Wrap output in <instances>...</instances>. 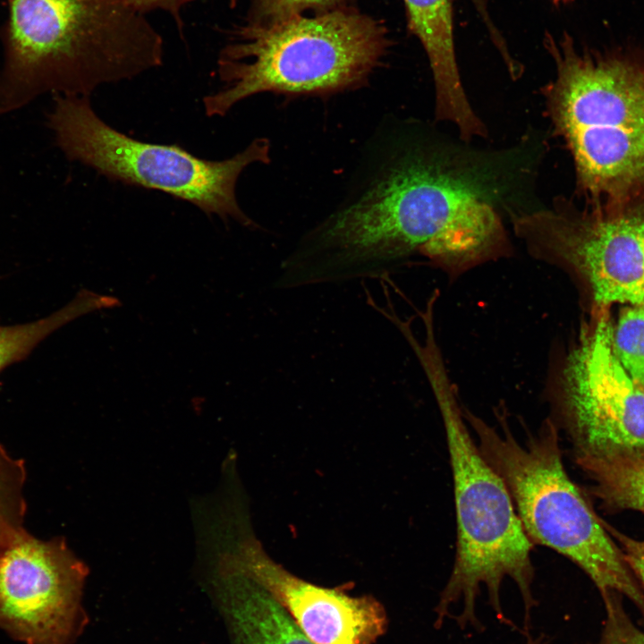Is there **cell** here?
Wrapping results in <instances>:
<instances>
[{"instance_id":"1","label":"cell","mask_w":644,"mask_h":644,"mask_svg":"<svg viewBox=\"0 0 644 644\" xmlns=\"http://www.w3.org/2000/svg\"><path fill=\"white\" fill-rule=\"evenodd\" d=\"M0 114L41 93L89 97L163 64L161 35L122 0H5Z\"/></svg>"},{"instance_id":"2","label":"cell","mask_w":644,"mask_h":644,"mask_svg":"<svg viewBox=\"0 0 644 644\" xmlns=\"http://www.w3.org/2000/svg\"><path fill=\"white\" fill-rule=\"evenodd\" d=\"M429 383L444 425L453 482L456 513V552L447 582L435 612L436 627L452 618L464 629L480 630L476 602L482 588L501 623L506 619L500 599L503 581L509 578L519 589L524 624H530L537 600L533 595L534 546L527 538L509 492L486 461L465 422L463 407L450 379L439 344L428 341L414 352Z\"/></svg>"},{"instance_id":"3","label":"cell","mask_w":644,"mask_h":644,"mask_svg":"<svg viewBox=\"0 0 644 644\" xmlns=\"http://www.w3.org/2000/svg\"><path fill=\"white\" fill-rule=\"evenodd\" d=\"M233 36L217 60L224 87L203 98L208 116H223L260 93L324 97L358 89L391 46L386 25L351 5L269 25L245 23Z\"/></svg>"},{"instance_id":"4","label":"cell","mask_w":644,"mask_h":644,"mask_svg":"<svg viewBox=\"0 0 644 644\" xmlns=\"http://www.w3.org/2000/svg\"><path fill=\"white\" fill-rule=\"evenodd\" d=\"M463 414L480 453L505 484L530 543L572 561L600 595L615 591L628 598L644 621V589L605 522L569 477L551 418L521 440L501 404L496 408L497 427L464 407Z\"/></svg>"},{"instance_id":"5","label":"cell","mask_w":644,"mask_h":644,"mask_svg":"<svg viewBox=\"0 0 644 644\" xmlns=\"http://www.w3.org/2000/svg\"><path fill=\"white\" fill-rule=\"evenodd\" d=\"M555 74L541 90L590 204H623L644 189V68L546 39Z\"/></svg>"},{"instance_id":"6","label":"cell","mask_w":644,"mask_h":644,"mask_svg":"<svg viewBox=\"0 0 644 644\" xmlns=\"http://www.w3.org/2000/svg\"><path fill=\"white\" fill-rule=\"evenodd\" d=\"M486 179L422 150L398 156L386 207L403 255L427 258L451 279L510 256L512 244Z\"/></svg>"},{"instance_id":"7","label":"cell","mask_w":644,"mask_h":644,"mask_svg":"<svg viewBox=\"0 0 644 644\" xmlns=\"http://www.w3.org/2000/svg\"><path fill=\"white\" fill-rule=\"evenodd\" d=\"M47 123L66 157L109 180L157 190L188 201L208 215L256 226L236 199L242 172L270 161V141L257 138L230 158L210 161L177 144L140 141L106 123L86 96L57 94Z\"/></svg>"},{"instance_id":"8","label":"cell","mask_w":644,"mask_h":644,"mask_svg":"<svg viewBox=\"0 0 644 644\" xmlns=\"http://www.w3.org/2000/svg\"><path fill=\"white\" fill-rule=\"evenodd\" d=\"M509 216L531 256L574 272L599 306L644 303V211L580 208L558 197L549 208Z\"/></svg>"},{"instance_id":"9","label":"cell","mask_w":644,"mask_h":644,"mask_svg":"<svg viewBox=\"0 0 644 644\" xmlns=\"http://www.w3.org/2000/svg\"><path fill=\"white\" fill-rule=\"evenodd\" d=\"M198 538L265 589L315 644H375L386 631V612L373 597L312 584L272 560L237 503L212 513Z\"/></svg>"},{"instance_id":"10","label":"cell","mask_w":644,"mask_h":644,"mask_svg":"<svg viewBox=\"0 0 644 644\" xmlns=\"http://www.w3.org/2000/svg\"><path fill=\"white\" fill-rule=\"evenodd\" d=\"M612 328L606 316L587 326L565 361L555 424L575 458L644 452V386L617 359Z\"/></svg>"},{"instance_id":"11","label":"cell","mask_w":644,"mask_h":644,"mask_svg":"<svg viewBox=\"0 0 644 644\" xmlns=\"http://www.w3.org/2000/svg\"><path fill=\"white\" fill-rule=\"evenodd\" d=\"M88 573L63 538L25 530L0 551V628L25 644H74L88 623Z\"/></svg>"},{"instance_id":"12","label":"cell","mask_w":644,"mask_h":644,"mask_svg":"<svg viewBox=\"0 0 644 644\" xmlns=\"http://www.w3.org/2000/svg\"><path fill=\"white\" fill-rule=\"evenodd\" d=\"M408 28L428 56L435 86L436 121L452 123L463 141L487 135L473 111L456 61L452 0H403Z\"/></svg>"},{"instance_id":"13","label":"cell","mask_w":644,"mask_h":644,"mask_svg":"<svg viewBox=\"0 0 644 644\" xmlns=\"http://www.w3.org/2000/svg\"><path fill=\"white\" fill-rule=\"evenodd\" d=\"M207 580L233 644H315L265 589L235 565L216 564Z\"/></svg>"},{"instance_id":"14","label":"cell","mask_w":644,"mask_h":644,"mask_svg":"<svg viewBox=\"0 0 644 644\" xmlns=\"http://www.w3.org/2000/svg\"><path fill=\"white\" fill-rule=\"evenodd\" d=\"M594 482V494L607 506L644 513V452L575 458Z\"/></svg>"},{"instance_id":"15","label":"cell","mask_w":644,"mask_h":644,"mask_svg":"<svg viewBox=\"0 0 644 644\" xmlns=\"http://www.w3.org/2000/svg\"><path fill=\"white\" fill-rule=\"evenodd\" d=\"M111 296L82 289L67 305L46 318L13 326L0 324V372L25 359L47 335L90 311L111 308Z\"/></svg>"},{"instance_id":"16","label":"cell","mask_w":644,"mask_h":644,"mask_svg":"<svg viewBox=\"0 0 644 644\" xmlns=\"http://www.w3.org/2000/svg\"><path fill=\"white\" fill-rule=\"evenodd\" d=\"M25 480L24 462L11 456L0 444V551L25 530Z\"/></svg>"},{"instance_id":"17","label":"cell","mask_w":644,"mask_h":644,"mask_svg":"<svg viewBox=\"0 0 644 644\" xmlns=\"http://www.w3.org/2000/svg\"><path fill=\"white\" fill-rule=\"evenodd\" d=\"M612 345L624 369L644 386V303L621 310L612 328Z\"/></svg>"},{"instance_id":"18","label":"cell","mask_w":644,"mask_h":644,"mask_svg":"<svg viewBox=\"0 0 644 644\" xmlns=\"http://www.w3.org/2000/svg\"><path fill=\"white\" fill-rule=\"evenodd\" d=\"M231 8L243 0H228ZM246 23L269 25L296 15L317 14L350 6L352 0H244Z\"/></svg>"},{"instance_id":"19","label":"cell","mask_w":644,"mask_h":644,"mask_svg":"<svg viewBox=\"0 0 644 644\" xmlns=\"http://www.w3.org/2000/svg\"><path fill=\"white\" fill-rule=\"evenodd\" d=\"M600 596L606 616L600 637L594 644H644V631L634 623L625 610L623 596L615 591Z\"/></svg>"},{"instance_id":"20","label":"cell","mask_w":644,"mask_h":644,"mask_svg":"<svg viewBox=\"0 0 644 644\" xmlns=\"http://www.w3.org/2000/svg\"><path fill=\"white\" fill-rule=\"evenodd\" d=\"M605 524L610 535L617 541L629 568L644 589V539L629 538Z\"/></svg>"},{"instance_id":"21","label":"cell","mask_w":644,"mask_h":644,"mask_svg":"<svg viewBox=\"0 0 644 644\" xmlns=\"http://www.w3.org/2000/svg\"><path fill=\"white\" fill-rule=\"evenodd\" d=\"M135 12L146 14L151 11L162 10L174 19L180 33L182 35L183 21L182 18V8L195 0H122Z\"/></svg>"},{"instance_id":"22","label":"cell","mask_w":644,"mask_h":644,"mask_svg":"<svg viewBox=\"0 0 644 644\" xmlns=\"http://www.w3.org/2000/svg\"><path fill=\"white\" fill-rule=\"evenodd\" d=\"M547 639L544 634H541L538 637H533L531 635L527 637V640L525 644H547Z\"/></svg>"},{"instance_id":"23","label":"cell","mask_w":644,"mask_h":644,"mask_svg":"<svg viewBox=\"0 0 644 644\" xmlns=\"http://www.w3.org/2000/svg\"><path fill=\"white\" fill-rule=\"evenodd\" d=\"M552 1H553L554 3H555V4H560V3H566V2H569V1H571V0H552Z\"/></svg>"}]
</instances>
